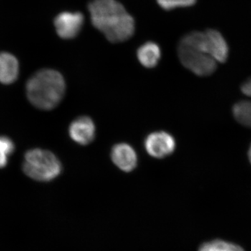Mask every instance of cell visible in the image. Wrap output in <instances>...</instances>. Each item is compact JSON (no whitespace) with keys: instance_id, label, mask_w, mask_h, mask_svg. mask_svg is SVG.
I'll use <instances>...</instances> for the list:
<instances>
[{"instance_id":"1","label":"cell","mask_w":251,"mask_h":251,"mask_svg":"<svg viewBox=\"0 0 251 251\" xmlns=\"http://www.w3.org/2000/svg\"><path fill=\"white\" fill-rule=\"evenodd\" d=\"M88 10L94 27L110 42H124L134 34V19L117 0H92Z\"/></svg>"},{"instance_id":"2","label":"cell","mask_w":251,"mask_h":251,"mask_svg":"<svg viewBox=\"0 0 251 251\" xmlns=\"http://www.w3.org/2000/svg\"><path fill=\"white\" fill-rule=\"evenodd\" d=\"M66 92V82L62 74L54 69H41L28 80L26 94L36 108L52 110L61 103Z\"/></svg>"},{"instance_id":"3","label":"cell","mask_w":251,"mask_h":251,"mask_svg":"<svg viewBox=\"0 0 251 251\" xmlns=\"http://www.w3.org/2000/svg\"><path fill=\"white\" fill-rule=\"evenodd\" d=\"M178 57L185 68L198 76H209L217 69V62L208 51L204 31L186 34L179 41Z\"/></svg>"},{"instance_id":"4","label":"cell","mask_w":251,"mask_h":251,"mask_svg":"<svg viewBox=\"0 0 251 251\" xmlns=\"http://www.w3.org/2000/svg\"><path fill=\"white\" fill-rule=\"evenodd\" d=\"M62 166L53 153L42 149H33L25 155L23 170L29 177L39 181H50L60 175Z\"/></svg>"},{"instance_id":"5","label":"cell","mask_w":251,"mask_h":251,"mask_svg":"<svg viewBox=\"0 0 251 251\" xmlns=\"http://www.w3.org/2000/svg\"><path fill=\"white\" fill-rule=\"evenodd\" d=\"M85 17L80 12L64 11L54 20L55 30L59 37L69 40L76 37L83 27Z\"/></svg>"},{"instance_id":"6","label":"cell","mask_w":251,"mask_h":251,"mask_svg":"<svg viewBox=\"0 0 251 251\" xmlns=\"http://www.w3.org/2000/svg\"><path fill=\"white\" fill-rule=\"evenodd\" d=\"M147 152L155 158H163L174 152L176 142L174 137L165 131L150 133L145 140Z\"/></svg>"},{"instance_id":"7","label":"cell","mask_w":251,"mask_h":251,"mask_svg":"<svg viewBox=\"0 0 251 251\" xmlns=\"http://www.w3.org/2000/svg\"><path fill=\"white\" fill-rule=\"evenodd\" d=\"M69 133L73 141L85 146L92 143L95 138V125L90 117H80L69 126Z\"/></svg>"},{"instance_id":"8","label":"cell","mask_w":251,"mask_h":251,"mask_svg":"<svg viewBox=\"0 0 251 251\" xmlns=\"http://www.w3.org/2000/svg\"><path fill=\"white\" fill-rule=\"evenodd\" d=\"M112 161L121 171L129 173L136 168L138 156L134 149L126 143H119L112 149Z\"/></svg>"},{"instance_id":"9","label":"cell","mask_w":251,"mask_h":251,"mask_svg":"<svg viewBox=\"0 0 251 251\" xmlns=\"http://www.w3.org/2000/svg\"><path fill=\"white\" fill-rule=\"evenodd\" d=\"M206 46L211 57L216 62L224 63L229 55V48L224 36L216 29H207L204 31Z\"/></svg>"},{"instance_id":"10","label":"cell","mask_w":251,"mask_h":251,"mask_svg":"<svg viewBox=\"0 0 251 251\" xmlns=\"http://www.w3.org/2000/svg\"><path fill=\"white\" fill-rule=\"evenodd\" d=\"M19 62L12 54L0 52V83L11 85L19 75Z\"/></svg>"},{"instance_id":"11","label":"cell","mask_w":251,"mask_h":251,"mask_svg":"<svg viewBox=\"0 0 251 251\" xmlns=\"http://www.w3.org/2000/svg\"><path fill=\"white\" fill-rule=\"evenodd\" d=\"M137 57L144 67L152 69L161 59V48L156 43L148 41L140 46L137 50Z\"/></svg>"},{"instance_id":"12","label":"cell","mask_w":251,"mask_h":251,"mask_svg":"<svg viewBox=\"0 0 251 251\" xmlns=\"http://www.w3.org/2000/svg\"><path fill=\"white\" fill-rule=\"evenodd\" d=\"M232 113L239 124L251 128V101L242 100L234 104Z\"/></svg>"},{"instance_id":"13","label":"cell","mask_w":251,"mask_h":251,"mask_svg":"<svg viewBox=\"0 0 251 251\" xmlns=\"http://www.w3.org/2000/svg\"><path fill=\"white\" fill-rule=\"evenodd\" d=\"M199 251H244V250L242 247L233 243L216 239V240L210 241L203 244L200 248Z\"/></svg>"},{"instance_id":"14","label":"cell","mask_w":251,"mask_h":251,"mask_svg":"<svg viewBox=\"0 0 251 251\" xmlns=\"http://www.w3.org/2000/svg\"><path fill=\"white\" fill-rule=\"evenodd\" d=\"M14 150L15 145L12 140L8 137L0 136V168L6 166Z\"/></svg>"},{"instance_id":"15","label":"cell","mask_w":251,"mask_h":251,"mask_svg":"<svg viewBox=\"0 0 251 251\" xmlns=\"http://www.w3.org/2000/svg\"><path fill=\"white\" fill-rule=\"evenodd\" d=\"M160 7L166 11L176 9V8L190 7L196 4L197 0H156Z\"/></svg>"},{"instance_id":"16","label":"cell","mask_w":251,"mask_h":251,"mask_svg":"<svg viewBox=\"0 0 251 251\" xmlns=\"http://www.w3.org/2000/svg\"><path fill=\"white\" fill-rule=\"evenodd\" d=\"M241 90H242L243 94H245L248 97H251V77L243 83L242 87H241Z\"/></svg>"},{"instance_id":"17","label":"cell","mask_w":251,"mask_h":251,"mask_svg":"<svg viewBox=\"0 0 251 251\" xmlns=\"http://www.w3.org/2000/svg\"><path fill=\"white\" fill-rule=\"evenodd\" d=\"M249 161H250V163L251 164V145L250 149H249Z\"/></svg>"}]
</instances>
